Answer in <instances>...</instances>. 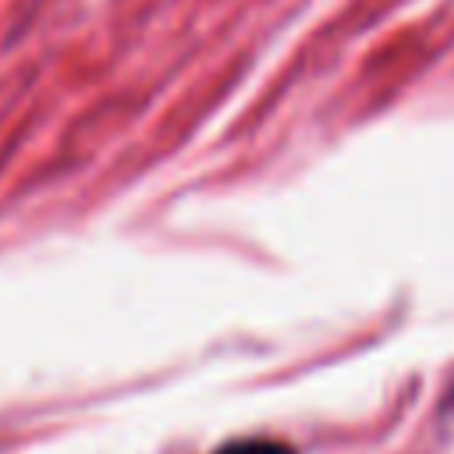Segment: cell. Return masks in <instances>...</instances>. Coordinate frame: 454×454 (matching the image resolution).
I'll use <instances>...</instances> for the list:
<instances>
[{
    "instance_id": "1",
    "label": "cell",
    "mask_w": 454,
    "mask_h": 454,
    "mask_svg": "<svg viewBox=\"0 0 454 454\" xmlns=\"http://www.w3.org/2000/svg\"><path fill=\"white\" fill-rule=\"evenodd\" d=\"M216 454H294V450L280 440H234V443H223Z\"/></svg>"
}]
</instances>
